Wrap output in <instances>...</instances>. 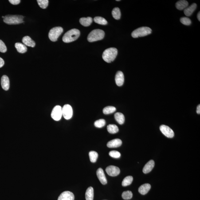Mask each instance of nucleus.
Returning a JSON list of instances; mask_svg holds the SVG:
<instances>
[{"mask_svg":"<svg viewBox=\"0 0 200 200\" xmlns=\"http://www.w3.org/2000/svg\"><path fill=\"white\" fill-rule=\"evenodd\" d=\"M94 21L96 23L102 25H106L108 23V22L105 19L100 17H95L94 19Z\"/></svg>","mask_w":200,"mask_h":200,"instance_id":"30","label":"nucleus"},{"mask_svg":"<svg viewBox=\"0 0 200 200\" xmlns=\"http://www.w3.org/2000/svg\"><path fill=\"white\" fill-rule=\"evenodd\" d=\"M110 156L115 158H119L121 156L120 153L116 151H110L109 153Z\"/></svg>","mask_w":200,"mask_h":200,"instance_id":"35","label":"nucleus"},{"mask_svg":"<svg viewBox=\"0 0 200 200\" xmlns=\"http://www.w3.org/2000/svg\"><path fill=\"white\" fill-rule=\"evenodd\" d=\"M122 144V141L119 139H114L109 142L107 146L109 148H116L120 147Z\"/></svg>","mask_w":200,"mask_h":200,"instance_id":"15","label":"nucleus"},{"mask_svg":"<svg viewBox=\"0 0 200 200\" xmlns=\"http://www.w3.org/2000/svg\"><path fill=\"white\" fill-rule=\"evenodd\" d=\"M1 86L4 90H8L10 87L9 78L6 75H3L1 79Z\"/></svg>","mask_w":200,"mask_h":200,"instance_id":"14","label":"nucleus"},{"mask_svg":"<svg viewBox=\"0 0 200 200\" xmlns=\"http://www.w3.org/2000/svg\"><path fill=\"white\" fill-rule=\"evenodd\" d=\"M116 111V108L113 106H108L103 109V113L106 115L113 113Z\"/></svg>","mask_w":200,"mask_h":200,"instance_id":"28","label":"nucleus"},{"mask_svg":"<svg viewBox=\"0 0 200 200\" xmlns=\"http://www.w3.org/2000/svg\"><path fill=\"white\" fill-rule=\"evenodd\" d=\"M62 116L66 120H69L72 118L73 115V109L69 104H66L62 108Z\"/></svg>","mask_w":200,"mask_h":200,"instance_id":"8","label":"nucleus"},{"mask_svg":"<svg viewBox=\"0 0 200 200\" xmlns=\"http://www.w3.org/2000/svg\"><path fill=\"white\" fill-rule=\"evenodd\" d=\"M5 62L3 60V59L0 57V68L2 67L4 65Z\"/></svg>","mask_w":200,"mask_h":200,"instance_id":"38","label":"nucleus"},{"mask_svg":"<svg viewBox=\"0 0 200 200\" xmlns=\"http://www.w3.org/2000/svg\"><path fill=\"white\" fill-rule=\"evenodd\" d=\"M63 32V28L61 27H56L52 28L50 30L49 33V37L50 39L52 42L57 41V39Z\"/></svg>","mask_w":200,"mask_h":200,"instance_id":"6","label":"nucleus"},{"mask_svg":"<svg viewBox=\"0 0 200 200\" xmlns=\"http://www.w3.org/2000/svg\"><path fill=\"white\" fill-rule=\"evenodd\" d=\"M24 17L19 15H8L3 18L4 22L8 25H17L24 22Z\"/></svg>","mask_w":200,"mask_h":200,"instance_id":"3","label":"nucleus"},{"mask_svg":"<svg viewBox=\"0 0 200 200\" xmlns=\"http://www.w3.org/2000/svg\"><path fill=\"white\" fill-rule=\"evenodd\" d=\"M80 31L78 29H73L66 32L63 36L62 40L65 43L72 42L77 39L80 37Z\"/></svg>","mask_w":200,"mask_h":200,"instance_id":"1","label":"nucleus"},{"mask_svg":"<svg viewBox=\"0 0 200 200\" xmlns=\"http://www.w3.org/2000/svg\"><path fill=\"white\" fill-rule=\"evenodd\" d=\"M51 116L53 120H60L62 116V108L60 106H55L52 110Z\"/></svg>","mask_w":200,"mask_h":200,"instance_id":"7","label":"nucleus"},{"mask_svg":"<svg viewBox=\"0 0 200 200\" xmlns=\"http://www.w3.org/2000/svg\"><path fill=\"white\" fill-rule=\"evenodd\" d=\"M189 3L187 1L181 0L178 1L176 4V8L179 10H183L188 6Z\"/></svg>","mask_w":200,"mask_h":200,"instance_id":"20","label":"nucleus"},{"mask_svg":"<svg viewBox=\"0 0 200 200\" xmlns=\"http://www.w3.org/2000/svg\"><path fill=\"white\" fill-rule=\"evenodd\" d=\"M152 33V29L147 27H142L134 30L131 33V36L134 38L148 35Z\"/></svg>","mask_w":200,"mask_h":200,"instance_id":"5","label":"nucleus"},{"mask_svg":"<svg viewBox=\"0 0 200 200\" xmlns=\"http://www.w3.org/2000/svg\"><path fill=\"white\" fill-rule=\"evenodd\" d=\"M96 174L97 177L99 179L100 182H101L102 184L106 185L107 183V178L105 176V174H104L102 169L101 168H99L96 172Z\"/></svg>","mask_w":200,"mask_h":200,"instance_id":"12","label":"nucleus"},{"mask_svg":"<svg viewBox=\"0 0 200 200\" xmlns=\"http://www.w3.org/2000/svg\"><path fill=\"white\" fill-rule=\"evenodd\" d=\"M155 166V162L152 160H151L146 164L143 170V172L144 174H147L152 170Z\"/></svg>","mask_w":200,"mask_h":200,"instance_id":"17","label":"nucleus"},{"mask_svg":"<svg viewBox=\"0 0 200 200\" xmlns=\"http://www.w3.org/2000/svg\"><path fill=\"white\" fill-rule=\"evenodd\" d=\"M197 5L196 3L192 4L190 6L187 7L184 10V13L187 17H190L197 8Z\"/></svg>","mask_w":200,"mask_h":200,"instance_id":"16","label":"nucleus"},{"mask_svg":"<svg viewBox=\"0 0 200 200\" xmlns=\"http://www.w3.org/2000/svg\"><path fill=\"white\" fill-rule=\"evenodd\" d=\"M37 2L40 7L44 9L47 7L49 3L48 0H37Z\"/></svg>","mask_w":200,"mask_h":200,"instance_id":"31","label":"nucleus"},{"mask_svg":"<svg viewBox=\"0 0 200 200\" xmlns=\"http://www.w3.org/2000/svg\"><path fill=\"white\" fill-rule=\"evenodd\" d=\"M132 193L131 191H125L123 192L122 194V197L123 199L125 200H129L131 199L132 198Z\"/></svg>","mask_w":200,"mask_h":200,"instance_id":"33","label":"nucleus"},{"mask_svg":"<svg viewBox=\"0 0 200 200\" xmlns=\"http://www.w3.org/2000/svg\"><path fill=\"white\" fill-rule=\"evenodd\" d=\"M160 129L164 135L169 138H172L174 136V133L170 127L165 125H162L160 127Z\"/></svg>","mask_w":200,"mask_h":200,"instance_id":"9","label":"nucleus"},{"mask_svg":"<svg viewBox=\"0 0 200 200\" xmlns=\"http://www.w3.org/2000/svg\"><path fill=\"white\" fill-rule=\"evenodd\" d=\"M94 197V190L93 188L89 187L87 189L85 194V198L86 200H93Z\"/></svg>","mask_w":200,"mask_h":200,"instance_id":"23","label":"nucleus"},{"mask_svg":"<svg viewBox=\"0 0 200 200\" xmlns=\"http://www.w3.org/2000/svg\"><path fill=\"white\" fill-rule=\"evenodd\" d=\"M105 124V120L103 119H100L96 120L94 123L95 127L98 128H101L104 127Z\"/></svg>","mask_w":200,"mask_h":200,"instance_id":"32","label":"nucleus"},{"mask_svg":"<svg viewBox=\"0 0 200 200\" xmlns=\"http://www.w3.org/2000/svg\"><path fill=\"white\" fill-rule=\"evenodd\" d=\"M113 17L116 20L120 19L121 17V12L120 9L118 8H115L112 11Z\"/></svg>","mask_w":200,"mask_h":200,"instance_id":"26","label":"nucleus"},{"mask_svg":"<svg viewBox=\"0 0 200 200\" xmlns=\"http://www.w3.org/2000/svg\"><path fill=\"white\" fill-rule=\"evenodd\" d=\"M7 51V48L4 43L0 40V52L5 53Z\"/></svg>","mask_w":200,"mask_h":200,"instance_id":"36","label":"nucleus"},{"mask_svg":"<svg viewBox=\"0 0 200 200\" xmlns=\"http://www.w3.org/2000/svg\"><path fill=\"white\" fill-rule=\"evenodd\" d=\"M197 113L198 114H200V105H198V107H197Z\"/></svg>","mask_w":200,"mask_h":200,"instance_id":"39","label":"nucleus"},{"mask_svg":"<svg viewBox=\"0 0 200 200\" xmlns=\"http://www.w3.org/2000/svg\"><path fill=\"white\" fill-rule=\"evenodd\" d=\"M114 116L115 120L119 124L122 125L124 123L125 120V116L121 113H116L115 114Z\"/></svg>","mask_w":200,"mask_h":200,"instance_id":"24","label":"nucleus"},{"mask_svg":"<svg viewBox=\"0 0 200 200\" xmlns=\"http://www.w3.org/2000/svg\"><path fill=\"white\" fill-rule=\"evenodd\" d=\"M106 171L107 174L111 176H116L120 173V170L117 166L111 165L108 166L106 169Z\"/></svg>","mask_w":200,"mask_h":200,"instance_id":"10","label":"nucleus"},{"mask_svg":"<svg viewBox=\"0 0 200 200\" xmlns=\"http://www.w3.org/2000/svg\"><path fill=\"white\" fill-rule=\"evenodd\" d=\"M107 130L111 134H115L118 132V127L115 125L110 124L107 126Z\"/></svg>","mask_w":200,"mask_h":200,"instance_id":"25","label":"nucleus"},{"mask_svg":"<svg viewBox=\"0 0 200 200\" xmlns=\"http://www.w3.org/2000/svg\"><path fill=\"white\" fill-rule=\"evenodd\" d=\"M180 21L183 25L189 26L192 23L191 20L187 17H182L180 19Z\"/></svg>","mask_w":200,"mask_h":200,"instance_id":"34","label":"nucleus"},{"mask_svg":"<svg viewBox=\"0 0 200 200\" xmlns=\"http://www.w3.org/2000/svg\"><path fill=\"white\" fill-rule=\"evenodd\" d=\"M133 181V178L131 176H127L123 179L122 182V185L123 186H127L131 184Z\"/></svg>","mask_w":200,"mask_h":200,"instance_id":"27","label":"nucleus"},{"mask_svg":"<svg viewBox=\"0 0 200 200\" xmlns=\"http://www.w3.org/2000/svg\"><path fill=\"white\" fill-rule=\"evenodd\" d=\"M197 18L199 20V21H200V12H199L198 13V15H197Z\"/></svg>","mask_w":200,"mask_h":200,"instance_id":"40","label":"nucleus"},{"mask_svg":"<svg viewBox=\"0 0 200 200\" xmlns=\"http://www.w3.org/2000/svg\"><path fill=\"white\" fill-rule=\"evenodd\" d=\"M116 1H119V0H117Z\"/></svg>","mask_w":200,"mask_h":200,"instance_id":"42","label":"nucleus"},{"mask_svg":"<svg viewBox=\"0 0 200 200\" xmlns=\"http://www.w3.org/2000/svg\"><path fill=\"white\" fill-rule=\"evenodd\" d=\"M15 47L18 52L20 53H24L26 52L27 48L24 44L21 43H17L15 44Z\"/></svg>","mask_w":200,"mask_h":200,"instance_id":"22","label":"nucleus"},{"mask_svg":"<svg viewBox=\"0 0 200 200\" xmlns=\"http://www.w3.org/2000/svg\"><path fill=\"white\" fill-rule=\"evenodd\" d=\"M104 33L103 30L100 29H95L89 34L88 37V40L89 42L101 40L104 38Z\"/></svg>","mask_w":200,"mask_h":200,"instance_id":"4","label":"nucleus"},{"mask_svg":"<svg viewBox=\"0 0 200 200\" xmlns=\"http://www.w3.org/2000/svg\"><path fill=\"white\" fill-rule=\"evenodd\" d=\"M115 80L117 85L122 86L124 82V76L123 72L120 71H118L115 76Z\"/></svg>","mask_w":200,"mask_h":200,"instance_id":"13","label":"nucleus"},{"mask_svg":"<svg viewBox=\"0 0 200 200\" xmlns=\"http://www.w3.org/2000/svg\"><path fill=\"white\" fill-rule=\"evenodd\" d=\"M5 17H3V16H2V17L3 18H4Z\"/></svg>","mask_w":200,"mask_h":200,"instance_id":"41","label":"nucleus"},{"mask_svg":"<svg viewBox=\"0 0 200 200\" xmlns=\"http://www.w3.org/2000/svg\"><path fill=\"white\" fill-rule=\"evenodd\" d=\"M151 188V185L149 183L142 185L139 188L138 191L141 194L145 195L147 194Z\"/></svg>","mask_w":200,"mask_h":200,"instance_id":"18","label":"nucleus"},{"mask_svg":"<svg viewBox=\"0 0 200 200\" xmlns=\"http://www.w3.org/2000/svg\"><path fill=\"white\" fill-rule=\"evenodd\" d=\"M98 156V153L94 151H91L89 153L90 160L92 163H95L97 161Z\"/></svg>","mask_w":200,"mask_h":200,"instance_id":"29","label":"nucleus"},{"mask_svg":"<svg viewBox=\"0 0 200 200\" xmlns=\"http://www.w3.org/2000/svg\"><path fill=\"white\" fill-rule=\"evenodd\" d=\"M9 1L10 3L13 5H18L21 2L20 0H9Z\"/></svg>","mask_w":200,"mask_h":200,"instance_id":"37","label":"nucleus"},{"mask_svg":"<svg viewBox=\"0 0 200 200\" xmlns=\"http://www.w3.org/2000/svg\"><path fill=\"white\" fill-rule=\"evenodd\" d=\"M118 54V50L116 48H111L105 50L103 52L102 58L107 63H111L116 58Z\"/></svg>","mask_w":200,"mask_h":200,"instance_id":"2","label":"nucleus"},{"mask_svg":"<svg viewBox=\"0 0 200 200\" xmlns=\"http://www.w3.org/2000/svg\"><path fill=\"white\" fill-rule=\"evenodd\" d=\"M22 41L25 46L31 47L32 48L34 47L35 46V43L34 41L28 36L24 37L22 39Z\"/></svg>","mask_w":200,"mask_h":200,"instance_id":"19","label":"nucleus"},{"mask_svg":"<svg viewBox=\"0 0 200 200\" xmlns=\"http://www.w3.org/2000/svg\"><path fill=\"white\" fill-rule=\"evenodd\" d=\"M75 197L74 194L70 191H67L63 192L59 196L57 200H74Z\"/></svg>","mask_w":200,"mask_h":200,"instance_id":"11","label":"nucleus"},{"mask_svg":"<svg viewBox=\"0 0 200 200\" xmlns=\"http://www.w3.org/2000/svg\"><path fill=\"white\" fill-rule=\"evenodd\" d=\"M93 19L92 17H82L80 20V24L84 26H88L91 25Z\"/></svg>","mask_w":200,"mask_h":200,"instance_id":"21","label":"nucleus"}]
</instances>
